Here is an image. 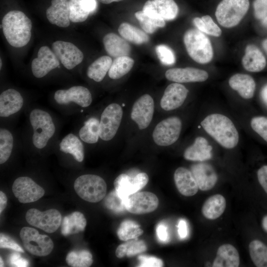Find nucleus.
I'll return each mask as SVG.
<instances>
[{"label": "nucleus", "mask_w": 267, "mask_h": 267, "mask_svg": "<svg viewBox=\"0 0 267 267\" xmlns=\"http://www.w3.org/2000/svg\"><path fill=\"white\" fill-rule=\"evenodd\" d=\"M32 22L23 12L13 10L2 20L3 35L8 43L15 47L27 45L31 37Z\"/></svg>", "instance_id": "1"}, {"label": "nucleus", "mask_w": 267, "mask_h": 267, "mask_svg": "<svg viewBox=\"0 0 267 267\" xmlns=\"http://www.w3.org/2000/svg\"><path fill=\"white\" fill-rule=\"evenodd\" d=\"M204 130L224 148L235 147L239 141V134L232 122L220 114L207 116L201 123Z\"/></svg>", "instance_id": "2"}, {"label": "nucleus", "mask_w": 267, "mask_h": 267, "mask_svg": "<svg viewBox=\"0 0 267 267\" xmlns=\"http://www.w3.org/2000/svg\"><path fill=\"white\" fill-rule=\"evenodd\" d=\"M183 42L190 57L197 63L210 62L213 57V49L209 39L198 29H190L183 36Z\"/></svg>", "instance_id": "3"}, {"label": "nucleus", "mask_w": 267, "mask_h": 267, "mask_svg": "<svg viewBox=\"0 0 267 267\" xmlns=\"http://www.w3.org/2000/svg\"><path fill=\"white\" fill-rule=\"evenodd\" d=\"M29 119L33 129V143L38 149L43 148L55 131L52 119L47 112L35 109L31 112Z\"/></svg>", "instance_id": "4"}, {"label": "nucleus", "mask_w": 267, "mask_h": 267, "mask_svg": "<svg viewBox=\"0 0 267 267\" xmlns=\"http://www.w3.org/2000/svg\"><path fill=\"white\" fill-rule=\"evenodd\" d=\"M74 188L82 199L88 202L96 203L104 198L107 186L104 180L100 177L87 174L76 178Z\"/></svg>", "instance_id": "5"}, {"label": "nucleus", "mask_w": 267, "mask_h": 267, "mask_svg": "<svg viewBox=\"0 0 267 267\" xmlns=\"http://www.w3.org/2000/svg\"><path fill=\"white\" fill-rule=\"evenodd\" d=\"M249 5V0H222L216 10L217 20L222 27H234L245 15Z\"/></svg>", "instance_id": "6"}, {"label": "nucleus", "mask_w": 267, "mask_h": 267, "mask_svg": "<svg viewBox=\"0 0 267 267\" xmlns=\"http://www.w3.org/2000/svg\"><path fill=\"white\" fill-rule=\"evenodd\" d=\"M20 236L26 250L34 255L46 256L53 249V243L50 238L46 235L40 234L35 228L23 227Z\"/></svg>", "instance_id": "7"}, {"label": "nucleus", "mask_w": 267, "mask_h": 267, "mask_svg": "<svg viewBox=\"0 0 267 267\" xmlns=\"http://www.w3.org/2000/svg\"><path fill=\"white\" fill-rule=\"evenodd\" d=\"M180 119L177 117L166 118L155 127L152 134L153 139L159 146H167L178 139L181 130Z\"/></svg>", "instance_id": "8"}, {"label": "nucleus", "mask_w": 267, "mask_h": 267, "mask_svg": "<svg viewBox=\"0 0 267 267\" xmlns=\"http://www.w3.org/2000/svg\"><path fill=\"white\" fill-rule=\"evenodd\" d=\"M25 217L29 224L47 233L55 232L61 223V215L54 209L44 212L34 208L30 209L27 212Z\"/></svg>", "instance_id": "9"}, {"label": "nucleus", "mask_w": 267, "mask_h": 267, "mask_svg": "<svg viewBox=\"0 0 267 267\" xmlns=\"http://www.w3.org/2000/svg\"><path fill=\"white\" fill-rule=\"evenodd\" d=\"M123 110L120 105L112 103L103 111L99 121V137L108 141L116 135L120 125Z\"/></svg>", "instance_id": "10"}, {"label": "nucleus", "mask_w": 267, "mask_h": 267, "mask_svg": "<svg viewBox=\"0 0 267 267\" xmlns=\"http://www.w3.org/2000/svg\"><path fill=\"white\" fill-rule=\"evenodd\" d=\"M14 196L22 203L35 202L44 194V190L32 178L27 177L17 178L12 185Z\"/></svg>", "instance_id": "11"}, {"label": "nucleus", "mask_w": 267, "mask_h": 267, "mask_svg": "<svg viewBox=\"0 0 267 267\" xmlns=\"http://www.w3.org/2000/svg\"><path fill=\"white\" fill-rule=\"evenodd\" d=\"M157 197L150 192H136L129 196L125 200L126 210L135 214H143L152 212L158 206Z\"/></svg>", "instance_id": "12"}, {"label": "nucleus", "mask_w": 267, "mask_h": 267, "mask_svg": "<svg viewBox=\"0 0 267 267\" xmlns=\"http://www.w3.org/2000/svg\"><path fill=\"white\" fill-rule=\"evenodd\" d=\"M52 49L59 61L68 70L75 68L84 59L82 51L68 42L56 41L52 44Z\"/></svg>", "instance_id": "13"}, {"label": "nucleus", "mask_w": 267, "mask_h": 267, "mask_svg": "<svg viewBox=\"0 0 267 267\" xmlns=\"http://www.w3.org/2000/svg\"><path fill=\"white\" fill-rule=\"evenodd\" d=\"M148 181V177L145 173H140L132 178L122 174L114 181L115 189L119 196L124 200L130 195L143 188Z\"/></svg>", "instance_id": "14"}, {"label": "nucleus", "mask_w": 267, "mask_h": 267, "mask_svg": "<svg viewBox=\"0 0 267 267\" xmlns=\"http://www.w3.org/2000/svg\"><path fill=\"white\" fill-rule=\"evenodd\" d=\"M154 100L148 94L140 96L134 104L131 118L139 129H146L150 124L154 113Z\"/></svg>", "instance_id": "15"}, {"label": "nucleus", "mask_w": 267, "mask_h": 267, "mask_svg": "<svg viewBox=\"0 0 267 267\" xmlns=\"http://www.w3.org/2000/svg\"><path fill=\"white\" fill-rule=\"evenodd\" d=\"M59 66V61L53 51L48 46H43L38 51L37 57L33 60L31 69L33 75L41 78Z\"/></svg>", "instance_id": "16"}, {"label": "nucleus", "mask_w": 267, "mask_h": 267, "mask_svg": "<svg viewBox=\"0 0 267 267\" xmlns=\"http://www.w3.org/2000/svg\"><path fill=\"white\" fill-rule=\"evenodd\" d=\"M55 101L59 104L74 102L83 107L89 106L92 96L89 90L82 86H73L67 89L57 90L54 95Z\"/></svg>", "instance_id": "17"}, {"label": "nucleus", "mask_w": 267, "mask_h": 267, "mask_svg": "<svg viewBox=\"0 0 267 267\" xmlns=\"http://www.w3.org/2000/svg\"><path fill=\"white\" fill-rule=\"evenodd\" d=\"M188 89L182 85L175 83L170 84L165 89L160 101L161 108L166 111L176 109L185 101Z\"/></svg>", "instance_id": "18"}, {"label": "nucleus", "mask_w": 267, "mask_h": 267, "mask_svg": "<svg viewBox=\"0 0 267 267\" xmlns=\"http://www.w3.org/2000/svg\"><path fill=\"white\" fill-rule=\"evenodd\" d=\"M165 77L168 80L182 83L204 82L208 78L209 75L206 71L185 67L170 69L166 72Z\"/></svg>", "instance_id": "19"}, {"label": "nucleus", "mask_w": 267, "mask_h": 267, "mask_svg": "<svg viewBox=\"0 0 267 267\" xmlns=\"http://www.w3.org/2000/svg\"><path fill=\"white\" fill-rule=\"evenodd\" d=\"M191 172L196 181L199 189L202 191L211 189L218 180V176L213 167L207 163L193 165Z\"/></svg>", "instance_id": "20"}, {"label": "nucleus", "mask_w": 267, "mask_h": 267, "mask_svg": "<svg viewBox=\"0 0 267 267\" xmlns=\"http://www.w3.org/2000/svg\"><path fill=\"white\" fill-rule=\"evenodd\" d=\"M46 16L52 24L66 28L70 24L68 0H52L51 5L46 10Z\"/></svg>", "instance_id": "21"}, {"label": "nucleus", "mask_w": 267, "mask_h": 267, "mask_svg": "<svg viewBox=\"0 0 267 267\" xmlns=\"http://www.w3.org/2000/svg\"><path fill=\"white\" fill-rule=\"evenodd\" d=\"M23 99L16 90L9 89L0 95V116L7 117L18 112L22 107Z\"/></svg>", "instance_id": "22"}, {"label": "nucleus", "mask_w": 267, "mask_h": 267, "mask_svg": "<svg viewBox=\"0 0 267 267\" xmlns=\"http://www.w3.org/2000/svg\"><path fill=\"white\" fill-rule=\"evenodd\" d=\"M174 180L178 191L185 196H192L199 187L192 173L183 167L178 168L174 173Z\"/></svg>", "instance_id": "23"}, {"label": "nucleus", "mask_w": 267, "mask_h": 267, "mask_svg": "<svg viewBox=\"0 0 267 267\" xmlns=\"http://www.w3.org/2000/svg\"><path fill=\"white\" fill-rule=\"evenodd\" d=\"M242 63L245 70L251 72L262 71L266 66V59L261 50L255 45L248 44L245 48Z\"/></svg>", "instance_id": "24"}, {"label": "nucleus", "mask_w": 267, "mask_h": 267, "mask_svg": "<svg viewBox=\"0 0 267 267\" xmlns=\"http://www.w3.org/2000/svg\"><path fill=\"white\" fill-rule=\"evenodd\" d=\"M103 43L105 51L113 57L128 56L131 50L127 41L113 33L106 34Z\"/></svg>", "instance_id": "25"}, {"label": "nucleus", "mask_w": 267, "mask_h": 267, "mask_svg": "<svg viewBox=\"0 0 267 267\" xmlns=\"http://www.w3.org/2000/svg\"><path fill=\"white\" fill-rule=\"evenodd\" d=\"M212 147L208 144L206 139L197 137L193 144L185 150L183 157L187 160L204 161L212 157Z\"/></svg>", "instance_id": "26"}, {"label": "nucleus", "mask_w": 267, "mask_h": 267, "mask_svg": "<svg viewBox=\"0 0 267 267\" xmlns=\"http://www.w3.org/2000/svg\"><path fill=\"white\" fill-rule=\"evenodd\" d=\"M228 84L243 98L250 99L254 96L256 83L254 79L249 75L236 74L230 77Z\"/></svg>", "instance_id": "27"}, {"label": "nucleus", "mask_w": 267, "mask_h": 267, "mask_svg": "<svg viewBox=\"0 0 267 267\" xmlns=\"http://www.w3.org/2000/svg\"><path fill=\"white\" fill-rule=\"evenodd\" d=\"M240 264V257L237 249L229 244L220 246L217 252L213 267H238Z\"/></svg>", "instance_id": "28"}, {"label": "nucleus", "mask_w": 267, "mask_h": 267, "mask_svg": "<svg viewBox=\"0 0 267 267\" xmlns=\"http://www.w3.org/2000/svg\"><path fill=\"white\" fill-rule=\"evenodd\" d=\"M86 224L87 221L84 215L81 212H74L64 218L61 232L65 236L76 234L84 231Z\"/></svg>", "instance_id": "29"}, {"label": "nucleus", "mask_w": 267, "mask_h": 267, "mask_svg": "<svg viewBox=\"0 0 267 267\" xmlns=\"http://www.w3.org/2000/svg\"><path fill=\"white\" fill-rule=\"evenodd\" d=\"M226 207L224 197L217 194L209 197L202 208L203 216L207 219L215 220L219 218L224 212Z\"/></svg>", "instance_id": "30"}, {"label": "nucleus", "mask_w": 267, "mask_h": 267, "mask_svg": "<svg viewBox=\"0 0 267 267\" xmlns=\"http://www.w3.org/2000/svg\"><path fill=\"white\" fill-rule=\"evenodd\" d=\"M60 150L71 154L74 159L81 162L84 159V148L79 138L73 134L66 135L59 144Z\"/></svg>", "instance_id": "31"}, {"label": "nucleus", "mask_w": 267, "mask_h": 267, "mask_svg": "<svg viewBox=\"0 0 267 267\" xmlns=\"http://www.w3.org/2000/svg\"><path fill=\"white\" fill-rule=\"evenodd\" d=\"M112 63V58L109 56L104 55L99 57L89 66L87 76L97 82L102 81Z\"/></svg>", "instance_id": "32"}, {"label": "nucleus", "mask_w": 267, "mask_h": 267, "mask_svg": "<svg viewBox=\"0 0 267 267\" xmlns=\"http://www.w3.org/2000/svg\"><path fill=\"white\" fill-rule=\"evenodd\" d=\"M118 32L124 39L136 44H143L149 40L145 32L128 23H122L118 28Z\"/></svg>", "instance_id": "33"}, {"label": "nucleus", "mask_w": 267, "mask_h": 267, "mask_svg": "<svg viewBox=\"0 0 267 267\" xmlns=\"http://www.w3.org/2000/svg\"><path fill=\"white\" fill-rule=\"evenodd\" d=\"M134 62V60L128 56L115 58L108 72L109 77L113 80L121 78L131 70Z\"/></svg>", "instance_id": "34"}, {"label": "nucleus", "mask_w": 267, "mask_h": 267, "mask_svg": "<svg viewBox=\"0 0 267 267\" xmlns=\"http://www.w3.org/2000/svg\"><path fill=\"white\" fill-rule=\"evenodd\" d=\"M99 121L95 117L88 119L79 131V136L84 142L92 144L99 137Z\"/></svg>", "instance_id": "35"}, {"label": "nucleus", "mask_w": 267, "mask_h": 267, "mask_svg": "<svg viewBox=\"0 0 267 267\" xmlns=\"http://www.w3.org/2000/svg\"><path fill=\"white\" fill-rule=\"evenodd\" d=\"M251 259L257 267H267V246L259 240L252 241L249 245Z\"/></svg>", "instance_id": "36"}, {"label": "nucleus", "mask_w": 267, "mask_h": 267, "mask_svg": "<svg viewBox=\"0 0 267 267\" xmlns=\"http://www.w3.org/2000/svg\"><path fill=\"white\" fill-rule=\"evenodd\" d=\"M147 247L142 240H134L120 245L116 249L117 257L122 258L125 256L132 257L145 252Z\"/></svg>", "instance_id": "37"}, {"label": "nucleus", "mask_w": 267, "mask_h": 267, "mask_svg": "<svg viewBox=\"0 0 267 267\" xmlns=\"http://www.w3.org/2000/svg\"><path fill=\"white\" fill-rule=\"evenodd\" d=\"M66 262L72 267H89L93 263L92 256L86 250L72 251L67 254Z\"/></svg>", "instance_id": "38"}, {"label": "nucleus", "mask_w": 267, "mask_h": 267, "mask_svg": "<svg viewBox=\"0 0 267 267\" xmlns=\"http://www.w3.org/2000/svg\"><path fill=\"white\" fill-rule=\"evenodd\" d=\"M143 232L139 224L128 220L121 223L117 230V235L121 240L126 241L135 239L142 235Z\"/></svg>", "instance_id": "39"}, {"label": "nucleus", "mask_w": 267, "mask_h": 267, "mask_svg": "<svg viewBox=\"0 0 267 267\" xmlns=\"http://www.w3.org/2000/svg\"><path fill=\"white\" fill-rule=\"evenodd\" d=\"M153 1L157 11L165 20H172L176 18L178 8L174 0H153Z\"/></svg>", "instance_id": "40"}, {"label": "nucleus", "mask_w": 267, "mask_h": 267, "mask_svg": "<svg viewBox=\"0 0 267 267\" xmlns=\"http://www.w3.org/2000/svg\"><path fill=\"white\" fill-rule=\"evenodd\" d=\"M13 146L12 134L5 129L0 130V164L5 163L10 157Z\"/></svg>", "instance_id": "41"}, {"label": "nucleus", "mask_w": 267, "mask_h": 267, "mask_svg": "<svg viewBox=\"0 0 267 267\" xmlns=\"http://www.w3.org/2000/svg\"><path fill=\"white\" fill-rule=\"evenodd\" d=\"M134 15L142 29L148 34L154 33L158 28H163L166 24L165 21L154 19L146 15L142 10L136 12Z\"/></svg>", "instance_id": "42"}, {"label": "nucleus", "mask_w": 267, "mask_h": 267, "mask_svg": "<svg viewBox=\"0 0 267 267\" xmlns=\"http://www.w3.org/2000/svg\"><path fill=\"white\" fill-rule=\"evenodd\" d=\"M69 5L71 22H82L88 18L90 12L83 8L81 0H69Z\"/></svg>", "instance_id": "43"}, {"label": "nucleus", "mask_w": 267, "mask_h": 267, "mask_svg": "<svg viewBox=\"0 0 267 267\" xmlns=\"http://www.w3.org/2000/svg\"><path fill=\"white\" fill-rule=\"evenodd\" d=\"M104 204L107 209L115 213H121L126 210L125 200L119 196L115 189L105 198Z\"/></svg>", "instance_id": "44"}, {"label": "nucleus", "mask_w": 267, "mask_h": 267, "mask_svg": "<svg viewBox=\"0 0 267 267\" xmlns=\"http://www.w3.org/2000/svg\"><path fill=\"white\" fill-rule=\"evenodd\" d=\"M157 55L162 64L166 65L173 64L176 61L175 54L172 49L164 44L156 47Z\"/></svg>", "instance_id": "45"}, {"label": "nucleus", "mask_w": 267, "mask_h": 267, "mask_svg": "<svg viewBox=\"0 0 267 267\" xmlns=\"http://www.w3.org/2000/svg\"><path fill=\"white\" fill-rule=\"evenodd\" d=\"M252 129L267 142V117L257 116L251 121Z\"/></svg>", "instance_id": "46"}, {"label": "nucleus", "mask_w": 267, "mask_h": 267, "mask_svg": "<svg viewBox=\"0 0 267 267\" xmlns=\"http://www.w3.org/2000/svg\"><path fill=\"white\" fill-rule=\"evenodd\" d=\"M201 19L204 23V33L216 37L221 35V29L214 22L210 16L208 15H204L201 17Z\"/></svg>", "instance_id": "47"}, {"label": "nucleus", "mask_w": 267, "mask_h": 267, "mask_svg": "<svg viewBox=\"0 0 267 267\" xmlns=\"http://www.w3.org/2000/svg\"><path fill=\"white\" fill-rule=\"evenodd\" d=\"M139 264L138 267H161L163 266V261L156 257L139 255L138 257Z\"/></svg>", "instance_id": "48"}, {"label": "nucleus", "mask_w": 267, "mask_h": 267, "mask_svg": "<svg viewBox=\"0 0 267 267\" xmlns=\"http://www.w3.org/2000/svg\"><path fill=\"white\" fill-rule=\"evenodd\" d=\"M0 248H6L15 250L17 252L24 253V250L11 238L6 235L0 233Z\"/></svg>", "instance_id": "49"}, {"label": "nucleus", "mask_w": 267, "mask_h": 267, "mask_svg": "<svg viewBox=\"0 0 267 267\" xmlns=\"http://www.w3.org/2000/svg\"><path fill=\"white\" fill-rule=\"evenodd\" d=\"M253 7L256 19L262 20L267 15V0H254Z\"/></svg>", "instance_id": "50"}, {"label": "nucleus", "mask_w": 267, "mask_h": 267, "mask_svg": "<svg viewBox=\"0 0 267 267\" xmlns=\"http://www.w3.org/2000/svg\"><path fill=\"white\" fill-rule=\"evenodd\" d=\"M9 265L12 267H25L29 265V262L17 253L11 254L8 258Z\"/></svg>", "instance_id": "51"}, {"label": "nucleus", "mask_w": 267, "mask_h": 267, "mask_svg": "<svg viewBox=\"0 0 267 267\" xmlns=\"http://www.w3.org/2000/svg\"><path fill=\"white\" fill-rule=\"evenodd\" d=\"M257 177L260 185L267 194V165L258 170Z\"/></svg>", "instance_id": "52"}, {"label": "nucleus", "mask_w": 267, "mask_h": 267, "mask_svg": "<svg viewBox=\"0 0 267 267\" xmlns=\"http://www.w3.org/2000/svg\"><path fill=\"white\" fill-rule=\"evenodd\" d=\"M156 233L158 239L162 242H166L169 240V236L167 226L162 223L158 224L156 228Z\"/></svg>", "instance_id": "53"}, {"label": "nucleus", "mask_w": 267, "mask_h": 267, "mask_svg": "<svg viewBox=\"0 0 267 267\" xmlns=\"http://www.w3.org/2000/svg\"><path fill=\"white\" fill-rule=\"evenodd\" d=\"M178 227V231L180 238L181 239L186 238L188 234L187 225L186 221L183 219L180 220Z\"/></svg>", "instance_id": "54"}, {"label": "nucleus", "mask_w": 267, "mask_h": 267, "mask_svg": "<svg viewBox=\"0 0 267 267\" xmlns=\"http://www.w3.org/2000/svg\"><path fill=\"white\" fill-rule=\"evenodd\" d=\"M83 8L87 11L93 12L96 8V2L95 0H81Z\"/></svg>", "instance_id": "55"}, {"label": "nucleus", "mask_w": 267, "mask_h": 267, "mask_svg": "<svg viewBox=\"0 0 267 267\" xmlns=\"http://www.w3.org/2000/svg\"><path fill=\"white\" fill-rule=\"evenodd\" d=\"M7 204V197L2 191H0V213L1 214L6 207Z\"/></svg>", "instance_id": "56"}, {"label": "nucleus", "mask_w": 267, "mask_h": 267, "mask_svg": "<svg viewBox=\"0 0 267 267\" xmlns=\"http://www.w3.org/2000/svg\"><path fill=\"white\" fill-rule=\"evenodd\" d=\"M261 97L264 102L267 105V84L261 89Z\"/></svg>", "instance_id": "57"}, {"label": "nucleus", "mask_w": 267, "mask_h": 267, "mask_svg": "<svg viewBox=\"0 0 267 267\" xmlns=\"http://www.w3.org/2000/svg\"><path fill=\"white\" fill-rule=\"evenodd\" d=\"M262 224L264 230L267 232V215L263 218L262 221Z\"/></svg>", "instance_id": "58"}, {"label": "nucleus", "mask_w": 267, "mask_h": 267, "mask_svg": "<svg viewBox=\"0 0 267 267\" xmlns=\"http://www.w3.org/2000/svg\"><path fill=\"white\" fill-rule=\"evenodd\" d=\"M100 2L103 4H109L114 1H120L123 0H98Z\"/></svg>", "instance_id": "59"}, {"label": "nucleus", "mask_w": 267, "mask_h": 267, "mask_svg": "<svg viewBox=\"0 0 267 267\" xmlns=\"http://www.w3.org/2000/svg\"><path fill=\"white\" fill-rule=\"evenodd\" d=\"M262 46L267 54V38L265 39L262 42Z\"/></svg>", "instance_id": "60"}, {"label": "nucleus", "mask_w": 267, "mask_h": 267, "mask_svg": "<svg viewBox=\"0 0 267 267\" xmlns=\"http://www.w3.org/2000/svg\"><path fill=\"white\" fill-rule=\"evenodd\" d=\"M262 25L266 28H267V15L261 20Z\"/></svg>", "instance_id": "61"}, {"label": "nucleus", "mask_w": 267, "mask_h": 267, "mask_svg": "<svg viewBox=\"0 0 267 267\" xmlns=\"http://www.w3.org/2000/svg\"><path fill=\"white\" fill-rule=\"evenodd\" d=\"M0 267H3L4 266V263H3V260H2L1 257L0 258Z\"/></svg>", "instance_id": "62"}, {"label": "nucleus", "mask_w": 267, "mask_h": 267, "mask_svg": "<svg viewBox=\"0 0 267 267\" xmlns=\"http://www.w3.org/2000/svg\"><path fill=\"white\" fill-rule=\"evenodd\" d=\"M0 69L1 68V66H2V61H1V59H0Z\"/></svg>", "instance_id": "63"}]
</instances>
